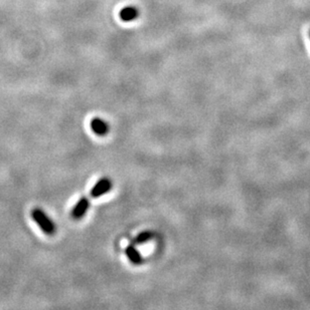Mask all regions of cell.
Here are the masks:
<instances>
[{
    "instance_id": "cell-7",
    "label": "cell",
    "mask_w": 310,
    "mask_h": 310,
    "mask_svg": "<svg viewBox=\"0 0 310 310\" xmlns=\"http://www.w3.org/2000/svg\"><path fill=\"white\" fill-rule=\"evenodd\" d=\"M152 237H153L152 232H150V231H143V232L139 233V234L135 237L133 242H134V244H143V243L148 242L149 240H151Z\"/></svg>"
},
{
    "instance_id": "cell-2",
    "label": "cell",
    "mask_w": 310,
    "mask_h": 310,
    "mask_svg": "<svg viewBox=\"0 0 310 310\" xmlns=\"http://www.w3.org/2000/svg\"><path fill=\"white\" fill-rule=\"evenodd\" d=\"M112 186H113L112 181L109 178H106V177L102 178L99 180L95 184V186L92 188L91 196L95 199L100 198L101 196L110 192V190L112 189Z\"/></svg>"
},
{
    "instance_id": "cell-6",
    "label": "cell",
    "mask_w": 310,
    "mask_h": 310,
    "mask_svg": "<svg viewBox=\"0 0 310 310\" xmlns=\"http://www.w3.org/2000/svg\"><path fill=\"white\" fill-rule=\"evenodd\" d=\"M138 16H139L138 10L132 6L125 7L120 11V18L126 22L134 20L135 18H137Z\"/></svg>"
},
{
    "instance_id": "cell-4",
    "label": "cell",
    "mask_w": 310,
    "mask_h": 310,
    "mask_svg": "<svg viewBox=\"0 0 310 310\" xmlns=\"http://www.w3.org/2000/svg\"><path fill=\"white\" fill-rule=\"evenodd\" d=\"M91 129L97 136L103 137L108 134L109 125L105 121L99 119V118H94L91 121Z\"/></svg>"
},
{
    "instance_id": "cell-5",
    "label": "cell",
    "mask_w": 310,
    "mask_h": 310,
    "mask_svg": "<svg viewBox=\"0 0 310 310\" xmlns=\"http://www.w3.org/2000/svg\"><path fill=\"white\" fill-rule=\"evenodd\" d=\"M126 256L130 260V262L134 265H141L143 263V258L141 256L140 252L138 251V249L133 245V244H129L128 246L126 247L125 250Z\"/></svg>"
},
{
    "instance_id": "cell-1",
    "label": "cell",
    "mask_w": 310,
    "mask_h": 310,
    "mask_svg": "<svg viewBox=\"0 0 310 310\" xmlns=\"http://www.w3.org/2000/svg\"><path fill=\"white\" fill-rule=\"evenodd\" d=\"M32 218L37 224L40 230L47 235H53L55 233V226L52 220L46 214L44 210L35 208L32 211Z\"/></svg>"
},
{
    "instance_id": "cell-3",
    "label": "cell",
    "mask_w": 310,
    "mask_h": 310,
    "mask_svg": "<svg viewBox=\"0 0 310 310\" xmlns=\"http://www.w3.org/2000/svg\"><path fill=\"white\" fill-rule=\"evenodd\" d=\"M89 208H90V200L87 198V197H83V198H81L76 204V206L73 208L70 216H72V218H74L75 220H80L86 215Z\"/></svg>"
}]
</instances>
